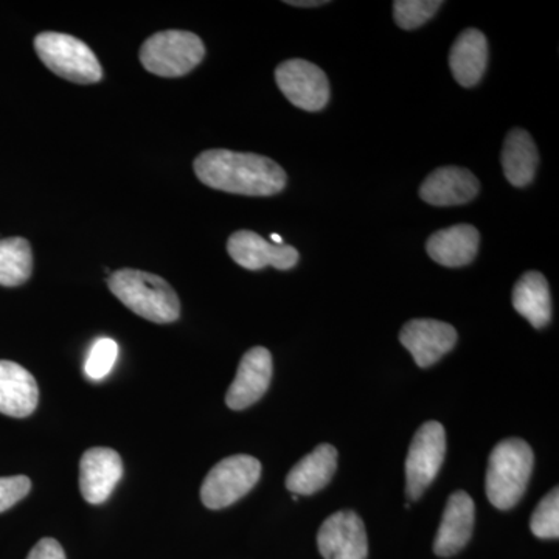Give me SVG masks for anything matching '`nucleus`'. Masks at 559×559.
Masks as SVG:
<instances>
[{
    "label": "nucleus",
    "instance_id": "1a4fd4ad",
    "mask_svg": "<svg viewBox=\"0 0 559 559\" xmlns=\"http://www.w3.org/2000/svg\"><path fill=\"white\" fill-rule=\"evenodd\" d=\"M318 547L325 559H367L366 525L355 511H337L320 527Z\"/></svg>",
    "mask_w": 559,
    "mask_h": 559
},
{
    "label": "nucleus",
    "instance_id": "aec40b11",
    "mask_svg": "<svg viewBox=\"0 0 559 559\" xmlns=\"http://www.w3.org/2000/svg\"><path fill=\"white\" fill-rule=\"evenodd\" d=\"M513 307L536 330L546 329L551 320L549 283L540 272H527L514 285Z\"/></svg>",
    "mask_w": 559,
    "mask_h": 559
},
{
    "label": "nucleus",
    "instance_id": "6ab92c4d",
    "mask_svg": "<svg viewBox=\"0 0 559 559\" xmlns=\"http://www.w3.org/2000/svg\"><path fill=\"white\" fill-rule=\"evenodd\" d=\"M487 64L488 43L484 33L476 28L460 33L450 53L451 72L460 86H476L484 76Z\"/></svg>",
    "mask_w": 559,
    "mask_h": 559
},
{
    "label": "nucleus",
    "instance_id": "6e6552de",
    "mask_svg": "<svg viewBox=\"0 0 559 559\" xmlns=\"http://www.w3.org/2000/svg\"><path fill=\"white\" fill-rule=\"evenodd\" d=\"M278 90L296 108L316 112L330 100V81L318 66L305 60H288L275 69Z\"/></svg>",
    "mask_w": 559,
    "mask_h": 559
},
{
    "label": "nucleus",
    "instance_id": "c85d7f7f",
    "mask_svg": "<svg viewBox=\"0 0 559 559\" xmlns=\"http://www.w3.org/2000/svg\"><path fill=\"white\" fill-rule=\"evenodd\" d=\"M271 240L274 241V245L282 246L283 245V238L280 237L277 234L271 235Z\"/></svg>",
    "mask_w": 559,
    "mask_h": 559
},
{
    "label": "nucleus",
    "instance_id": "4be33fe9",
    "mask_svg": "<svg viewBox=\"0 0 559 559\" xmlns=\"http://www.w3.org/2000/svg\"><path fill=\"white\" fill-rule=\"evenodd\" d=\"M32 271L31 242L20 237L0 240V285L7 288L24 285Z\"/></svg>",
    "mask_w": 559,
    "mask_h": 559
},
{
    "label": "nucleus",
    "instance_id": "4468645a",
    "mask_svg": "<svg viewBox=\"0 0 559 559\" xmlns=\"http://www.w3.org/2000/svg\"><path fill=\"white\" fill-rule=\"evenodd\" d=\"M476 522V506L468 492L455 491L448 499L433 551L437 557L448 558L457 555L469 543Z\"/></svg>",
    "mask_w": 559,
    "mask_h": 559
},
{
    "label": "nucleus",
    "instance_id": "cd10ccee",
    "mask_svg": "<svg viewBox=\"0 0 559 559\" xmlns=\"http://www.w3.org/2000/svg\"><path fill=\"white\" fill-rule=\"evenodd\" d=\"M286 3L293 7H322L329 2L326 0H288Z\"/></svg>",
    "mask_w": 559,
    "mask_h": 559
},
{
    "label": "nucleus",
    "instance_id": "f3484780",
    "mask_svg": "<svg viewBox=\"0 0 559 559\" xmlns=\"http://www.w3.org/2000/svg\"><path fill=\"white\" fill-rule=\"evenodd\" d=\"M480 235L469 224L448 227L436 231L426 242L430 259L441 266L462 267L476 259L479 252Z\"/></svg>",
    "mask_w": 559,
    "mask_h": 559
},
{
    "label": "nucleus",
    "instance_id": "393cba45",
    "mask_svg": "<svg viewBox=\"0 0 559 559\" xmlns=\"http://www.w3.org/2000/svg\"><path fill=\"white\" fill-rule=\"evenodd\" d=\"M117 356H119V345L116 341L103 337V340L95 342L92 345L90 356H87L86 367H84L87 377L94 381L105 380L112 370Z\"/></svg>",
    "mask_w": 559,
    "mask_h": 559
},
{
    "label": "nucleus",
    "instance_id": "f03ea898",
    "mask_svg": "<svg viewBox=\"0 0 559 559\" xmlns=\"http://www.w3.org/2000/svg\"><path fill=\"white\" fill-rule=\"evenodd\" d=\"M108 286L110 293L140 318L154 323H171L179 319L178 294L159 275L120 270L109 275Z\"/></svg>",
    "mask_w": 559,
    "mask_h": 559
},
{
    "label": "nucleus",
    "instance_id": "0eeeda50",
    "mask_svg": "<svg viewBox=\"0 0 559 559\" xmlns=\"http://www.w3.org/2000/svg\"><path fill=\"white\" fill-rule=\"evenodd\" d=\"M447 454V432L439 421H428L415 432L406 460V496L418 500L439 476Z\"/></svg>",
    "mask_w": 559,
    "mask_h": 559
},
{
    "label": "nucleus",
    "instance_id": "5701e85b",
    "mask_svg": "<svg viewBox=\"0 0 559 559\" xmlns=\"http://www.w3.org/2000/svg\"><path fill=\"white\" fill-rule=\"evenodd\" d=\"M443 2L440 0H396L393 2V16L399 27L414 31L433 17Z\"/></svg>",
    "mask_w": 559,
    "mask_h": 559
},
{
    "label": "nucleus",
    "instance_id": "7ed1b4c3",
    "mask_svg": "<svg viewBox=\"0 0 559 559\" xmlns=\"http://www.w3.org/2000/svg\"><path fill=\"white\" fill-rule=\"evenodd\" d=\"M533 455L527 441L502 440L496 444L488 460L487 496L498 510H511L525 495L532 476Z\"/></svg>",
    "mask_w": 559,
    "mask_h": 559
},
{
    "label": "nucleus",
    "instance_id": "b1692460",
    "mask_svg": "<svg viewBox=\"0 0 559 559\" xmlns=\"http://www.w3.org/2000/svg\"><path fill=\"white\" fill-rule=\"evenodd\" d=\"M530 528L533 535L540 539H558L559 538V489L555 487L549 495L546 496L530 521Z\"/></svg>",
    "mask_w": 559,
    "mask_h": 559
},
{
    "label": "nucleus",
    "instance_id": "dca6fc26",
    "mask_svg": "<svg viewBox=\"0 0 559 559\" xmlns=\"http://www.w3.org/2000/svg\"><path fill=\"white\" fill-rule=\"evenodd\" d=\"M39 389L35 377L11 360H0V414L25 418L38 407Z\"/></svg>",
    "mask_w": 559,
    "mask_h": 559
},
{
    "label": "nucleus",
    "instance_id": "ddd939ff",
    "mask_svg": "<svg viewBox=\"0 0 559 559\" xmlns=\"http://www.w3.org/2000/svg\"><path fill=\"white\" fill-rule=\"evenodd\" d=\"M272 380V355L264 347L250 348L242 356L237 377L227 390L226 404L231 411L248 409L263 399Z\"/></svg>",
    "mask_w": 559,
    "mask_h": 559
},
{
    "label": "nucleus",
    "instance_id": "a211bd4d",
    "mask_svg": "<svg viewBox=\"0 0 559 559\" xmlns=\"http://www.w3.org/2000/svg\"><path fill=\"white\" fill-rule=\"evenodd\" d=\"M337 469V450L329 443L319 444L293 466L286 477V488L293 495L311 496L330 484Z\"/></svg>",
    "mask_w": 559,
    "mask_h": 559
},
{
    "label": "nucleus",
    "instance_id": "423d86ee",
    "mask_svg": "<svg viewBox=\"0 0 559 559\" xmlns=\"http://www.w3.org/2000/svg\"><path fill=\"white\" fill-rule=\"evenodd\" d=\"M260 460L238 454L216 463L201 487V500L210 510H223L234 506L259 484Z\"/></svg>",
    "mask_w": 559,
    "mask_h": 559
},
{
    "label": "nucleus",
    "instance_id": "f8f14e48",
    "mask_svg": "<svg viewBox=\"0 0 559 559\" xmlns=\"http://www.w3.org/2000/svg\"><path fill=\"white\" fill-rule=\"evenodd\" d=\"M123 476L119 452L110 448H91L80 462V489L92 506L106 502Z\"/></svg>",
    "mask_w": 559,
    "mask_h": 559
},
{
    "label": "nucleus",
    "instance_id": "20e7f679",
    "mask_svg": "<svg viewBox=\"0 0 559 559\" xmlns=\"http://www.w3.org/2000/svg\"><path fill=\"white\" fill-rule=\"evenodd\" d=\"M205 57L200 36L186 31L154 33L140 47V62L150 73L178 79L197 69Z\"/></svg>",
    "mask_w": 559,
    "mask_h": 559
},
{
    "label": "nucleus",
    "instance_id": "9d476101",
    "mask_svg": "<svg viewBox=\"0 0 559 559\" xmlns=\"http://www.w3.org/2000/svg\"><path fill=\"white\" fill-rule=\"evenodd\" d=\"M400 342L418 367L429 369L455 347L457 331L440 320L414 319L401 329Z\"/></svg>",
    "mask_w": 559,
    "mask_h": 559
},
{
    "label": "nucleus",
    "instance_id": "39448f33",
    "mask_svg": "<svg viewBox=\"0 0 559 559\" xmlns=\"http://www.w3.org/2000/svg\"><path fill=\"white\" fill-rule=\"evenodd\" d=\"M39 60L55 75L76 84H94L103 79V68L83 40L66 33L44 32L35 38Z\"/></svg>",
    "mask_w": 559,
    "mask_h": 559
},
{
    "label": "nucleus",
    "instance_id": "a878e982",
    "mask_svg": "<svg viewBox=\"0 0 559 559\" xmlns=\"http://www.w3.org/2000/svg\"><path fill=\"white\" fill-rule=\"evenodd\" d=\"M32 480L25 476L0 477V513L16 506L31 492Z\"/></svg>",
    "mask_w": 559,
    "mask_h": 559
},
{
    "label": "nucleus",
    "instance_id": "9b49d317",
    "mask_svg": "<svg viewBox=\"0 0 559 559\" xmlns=\"http://www.w3.org/2000/svg\"><path fill=\"white\" fill-rule=\"evenodd\" d=\"M227 252L235 263L248 271L272 266L289 271L299 263V252L288 245L277 246L252 230H238L227 241Z\"/></svg>",
    "mask_w": 559,
    "mask_h": 559
},
{
    "label": "nucleus",
    "instance_id": "f257e3e1",
    "mask_svg": "<svg viewBox=\"0 0 559 559\" xmlns=\"http://www.w3.org/2000/svg\"><path fill=\"white\" fill-rule=\"evenodd\" d=\"M193 167L204 186L242 197H274L288 180L285 170L270 157L229 150L204 151Z\"/></svg>",
    "mask_w": 559,
    "mask_h": 559
},
{
    "label": "nucleus",
    "instance_id": "2eb2a0df",
    "mask_svg": "<svg viewBox=\"0 0 559 559\" xmlns=\"http://www.w3.org/2000/svg\"><path fill=\"white\" fill-rule=\"evenodd\" d=\"M479 190V180L466 168L443 167L425 179L419 187V197L430 205L451 207L473 201Z\"/></svg>",
    "mask_w": 559,
    "mask_h": 559
},
{
    "label": "nucleus",
    "instance_id": "bb28decb",
    "mask_svg": "<svg viewBox=\"0 0 559 559\" xmlns=\"http://www.w3.org/2000/svg\"><path fill=\"white\" fill-rule=\"evenodd\" d=\"M27 559H68L66 558L64 550L61 544L53 538L40 539L35 547H33Z\"/></svg>",
    "mask_w": 559,
    "mask_h": 559
},
{
    "label": "nucleus",
    "instance_id": "412c9836",
    "mask_svg": "<svg viewBox=\"0 0 559 559\" xmlns=\"http://www.w3.org/2000/svg\"><path fill=\"white\" fill-rule=\"evenodd\" d=\"M539 156L535 140L524 130L507 135L502 150V167L511 186L525 187L535 179Z\"/></svg>",
    "mask_w": 559,
    "mask_h": 559
}]
</instances>
